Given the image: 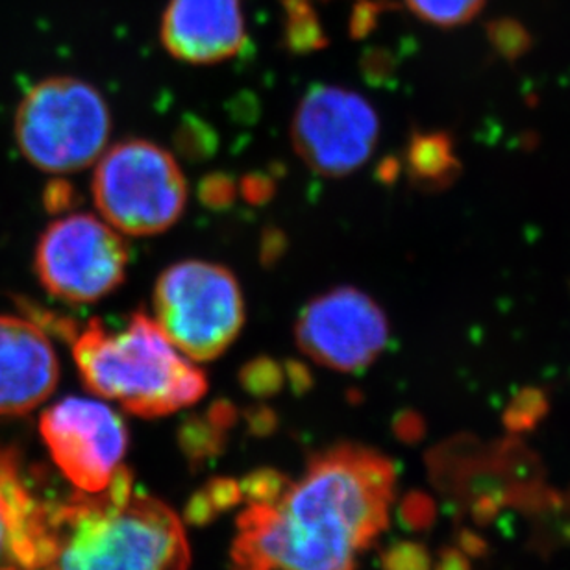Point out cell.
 <instances>
[{
  "label": "cell",
  "mask_w": 570,
  "mask_h": 570,
  "mask_svg": "<svg viewBox=\"0 0 570 570\" xmlns=\"http://www.w3.org/2000/svg\"><path fill=\"white\" fill-rule=\"evenodd\" d=\"M393 493L385 455L360 444L324 450L275 502L243 511L234 570H356L387 528Z\"/></svg>",
  "instance_id": "1"
},
{
  "label": "cell",
  "mask_w": 570,
  "mask_h": 570,
  "mask_svg": "<svg viewBox=\"0 0 570 570\" xmlns=\"http://www.w3.org/2000/svg\"><path fill=\"white\" fill-rule=\"evenodd\" d=\"M52 556L41 570H186L189 547L175 511L134 494L119 466L102 493L49 505Z\"/></svg>",
  "instance_id": "2"
},
{
  "label": "cell",
  "mask_w": 570,
  "mask_h": 570,
  "mask_svg": "<svg viewBox=\"0 0 570 570\" xmlns=\"http://www.w3.org/2000/svg\"><path fill=\"white\" fill-rule=\"evenodd\" d=\"M72 356L83 384L138 417H164L193 406L208 380L145 312H134L121 328L91 318L72 337Z\"/></svg>",
  "instance_id": "3"
},
{
  "label": "cell",
  "mask_w": 570,
  "mask_h": 570,
  "mask_svg": "<svg viewBox=\"0 0 570 570\" xmlns=\"http://www.w3.org/2000/svg\"><path fill=\"white\" fill-rule=\"evenodd\" d=\"M110 134L105 97L80 78H47L17 108V145L30 164L55 175L97 164Z\"/></svg>",
  "instance_id": "4"
},
{
  "label": "cell",
  "mask_w": 570,
  "mask_h": 570,
  "mask_svg": "<svg viewBox=\"0 0 570 570\" xmlns=\"http://www.w3.org/2000/svg\"><path fill=\"white\" fill-rule=\"evenodd\" d=\"M154 323L191 362L225 354L245 324V298L225 265L184 259L170 265L154 285Z\"/></svg>",
  "instance_id": "5"
},
{
  "label": "cell",
  "mask_w": 570,
  "mask_h": 570,
  "mask_svg": "<svg viewBox=\"0 0 570 570\" xmlns=\"http://www.w3.org/2000/svg\"><path fill=\"white\" fill-rule=\"evenodd\" d=\"M94 198L100 215L127 236H156L180 219L187 181L173 154L147 139H125L97 159Z\"/></svg>",
  "instance_id": "6"
},
{
  "label": "cell",
  "mask_w": 570,
  "mask_h": 570,
  "mask_svg": "<svg viewBox=\"0 0 570 570\" xmlns=\"http://www.w3.org/2000/svg\"><path fill=\"white\" fill-rule=\"evenodd\" d=\"M128 259V245L114 226L95 215L71 214L39 237L33 267L50 295L94 304L125 282Z\"/></svg>",
  "instance_id": "7"
},
{
  "label": "cell",
  "mask_w": 570,
  "mask_h": 570,
  "mask_svg": "<svg viewBox=\"0 0 570 570\" xmlns=\"http://www.w3.org/2000/svg\"><path fill=\"white\" fill-rule=\"evenodd\" d=\"M379 136V116L371 102L337 86L309 89L291 121L298 158L326 178H343L367 164Z\"/></svg>",
  "instance_id": "8"
},
{
  "label": "cell",
  "mask_w": 570,
  "mask_h": 570,
  "mask_svg": "<svg viewBox=\"0 0 570 570\" xmlns=\"http://www.w3.org/2000/svg\"><path fill=\"white\" fill-rule=\"evenodd\" d=\"M296 345L313 362L337 373H357L376 362L390 343V321L373 296L341 285L302 307Z\"/></svg>",
  "instance_id": "9"
},
{
  "label": "cell",
  "mask_w": 570,
  "mask_h": 570,
  "mask_svg": "<svg viewBox=\"0 0 570 570\" xmlns=\"http://www.w3.org/2000/svg\"><path fill=\"white\" fill-rule=\"evenodd\" d=\"M41 435L61 474L80 493H102L121 466L127 424L110 406L69 396L41 417Z\"/></svg>",
  "instance_id": "10"
},
{
  "label": "cell",
  "mask_w": 570,
  "mask_h": 570,
  "mask_svg": "<svg viewBox=\"0 0 570 570\" xmlns=\"http://www.w3.org/2000/svg\"><path fill=\"white\" fill-rule=\"evenodd\" d=\"M60 363L39 324L0 315V417L32 412L55 393Z\"/></svg>",
  "instance_id": "11"
},
{
  "label": "cell",
  "mask_w": 570,
  "mask_h": 570,
  "mask_svg": "<svg viewBox=\"0 0 570 570\" xmlns=\"http://www.w3.org/2000/svg\"><path fill=\"white\" fill-rule=\"evenodd\" d=\"M161 41L173 58L209 66L239 55L247 41L239 0H170Z\"/></svg>",
  "instance_id": "12"
},
{
  "label": "cell",
  "mask_w": 570,
  "mask_h": 570,
  "mask_svg": "<svg viewBox=\"0 0 570 570\" xmlns=\"http://www.w3.org/2000/svg\"><path fill=\"white\" fill-rule=\"evenodd\" d=\"M49 549V505L39 504L22 482L11 450L0 449V560L36 570Z\"/></svg>",
  "instance_id": "13"
},
{
  "label": "cell",
  "mask_w": 570,
  "mask_h": 570,
  "mask_svg": "<svg viewBox=\"0 0 570 570\" xmlns=\"http://www.w3.org/2000/svg\"><path fill=\"white\" fill-rule=\"evenodd\" d=\"M406 173L413 186L421 191H444L461 175V161L454 153V142L446 132L413 134L407 142Z\"/></svg>",
  "instance_id": "14"
},
{
  "label": "cell",
  "mask_w": 570,
  "mask_h": 570,
  "mask_svg": "<svg viewBox=\"0 0 570 570\" xmlns=\"http://www.w3.org/2000/svg\"><path fill=\"white\" fill-rule=\"evenodd\" d=\"M285 41L295 52H309L326 45L323 28L306 0H285Z\"/></svg>",
  "instance_id": "15"
},
{
  "label": "cell",
  "mask_w": 570,
  "mask_h": 570,
  "mask_svg": "<svg viewBox=\"0 0 570 570\" xmlns=\"http://www.w3.org/2000/svg\"><path fill=\"white\" fill-rule=\"evenodd\" d=\"M407 8L435 27H460L482 10L485 0H406Z\"/></svg>",
  "instance_id": "16"
},
{
  "label": "cell",
  "mask_w": 570,
  "mask_h": 570,
  "mask_svg": "<svg viewBox=\"0 0 570 570\" xmlns=\"http://www.w3.org/2000/svg\"><path fill=\"white\" fill-rule=\"evenodd\" d=\"M549 412V399L535 387L522 390L505 410L504 423L511 432H528L538 426L539 421Z\"/></svg>",
  "instance_id": "17"
},
{
  "label": "cell",
  "mask_w": 570,
  "mask_h": 570,
  "mask_svg": "<svg viewBox=\"0 0 570 570\" xmlns=\"http://www.w3.org/2000/svg\"><path fill=\"white\" fill-rule=\"evenodd\" d=\"M284 374V365L281 363L271 357H256L243 367L239 379L245 390L250 391L253 395L269 396L281 391Z\"/></svg>",
  "instance_id": "18"
},
{
  "label": "cell",
  "mask_w": 570,
  "mask_h": 570,
  "mask_svg": "<svg viewBox=\"0 0 570 570\" xmlns=\"http://www.w3.org/2000/svg\"><path fill=\"white\" fill-rule=\"evenodd\" d=\"M289 485V480L275 471H259L248 476L243 485H239L242 493L247 494L250 504H269L275 502L284 489Z\"/></svg>",
  "instance_id": "19"
},
{
  "label": "cell",
  "mask_w": 570,
  "mask_h": 570,
  "mask_svg": "<svg viewBox=\"0 0 570 570\" xmlns=\"http://www.w3.org/2000/svg\"><path fill=\"white\" fill-rule=\"evenodd\" d=\"M198 195L208 208H228L239 195V184L228 175L215 173V175L204 178L203 184L198 187Z\"/></svg>",
  "instance_id": "20"
},
{
  "label": "cell",
  "mask_w": 570,
  "mask_h": 570,
  "mask_svg": "<svg viewBox=\"0 0 570 570\" xmlns=\"http://www.w3.org/2000/svg\"><path fill=\"white\" fill-rule=\"evenodd\" d=\"M385 570H432V558L423 544L399 543L384 556Z\"/></svg>",
  "instance_id": "21"
},
{
  "label": "cell",
  "mask_w": 570,
  "mask_h": 570,
  "mask_svg": "<svg viewBox=\"0 0 570 570\" xmlns=\"http://www.w3.org/2000/svg\"><path fill=\"white\" fill-rule=\"evenodd\" d=\"M178 148L181 153L191 156V158H200L212 150V136L209 128L204 127L200 122H189L186 127L180 128L178 134Z\"/></svg>",
  "instance_id": "22"
},
{
  "label": "cell",
  "mask_w": 570,
  "mask_h": 570,
  "mask_svg": "<svg viewBox=\"0 0 570 570\" xmlns=\"http://www.w3.org/2000/svg\"><path fill=\"white\" fill-rule=\"evenodd\" d=\"M239 191H242L243 197L247 198L248 203L264 204L275 195V184H273L269 176L248 175L239 184Z\"/></svg>",
  "instance_id": "23"
},
{
  "label": "cell",
  "mask_w": 570,
  "mask_h": 570,
  "mask_svg": "<svg viewBox=\"0 0 570 570\" xmlns=\"http://www.w3.org/2000/svg\"><path fill=\"white\" fill-rule=\"evenodd\" d=\"M404 513L413 528H421L432 519V504L423 494H413L404 504Z\"/></svg>",
  "instance_id": "24"
},
{
  "label": "cell",
  "mask_w": 570,
  "mask_h": 570,
  "mask_svg": "<svg viewBox=\"0 0 570 570\" xmlns=\"http://www.w3.org/2000/svg\"><path fill=\"white\" fill-rule=\"evenodd\" d=\"M494 39H497L499 49L502 50L505 56H510V58H515V56L521 55L524 47H527V39H524L519 28L504 27L500 28V30H494Z\"/></svg>",
  "instance_id": "25"
},
{
  "label": "cell",
  "mask_w": 570,
  "mask_h": 570,
  "mask_svg": "<svg viewBox=\"0 0 570 570\" xmlns=\"http://www.w3.org/2000/svg\"><path fill=\"white\" fill-rule=\"evenodd\" d=\"M75 189H72L67 181H55L52 186L47 189V206L50 209H63L71 208L75 204Z\"/></svg>",
  "instance_id": "26"
},
{
  "label": "cell",
  "mask_w": 570,
  "mask_h": 570,
  "mask_svg": "<svg viewBox=\"0 0 570 570\" xmlns=\"http://www.w3.org/2000/svg\"><path fill=\"white\" fill-rule=\"evenodd\" d=\"M435 570H471V566L461 550L449 549L443 550Z\"/></svg>",
  "instance_id": "27"
},
{
  "label": "cell",
  "mask_w": 570,
  "mask_h": 570,
  "mask_svg": "<svg viewBox=\"0 0 570 570\" xmlns=\"http://www.w3.org/2000/svg\"><path fill=\"white\" fill-rule=\"evenodd\" d=\"M421 421H419L413 413H407L404 417L401 419V426H399V432H401L402 438L415 439L419 435V432L423 430V428L419 426Z\"/></svg>",
  "instance_id": "28"
}]
</instances>
